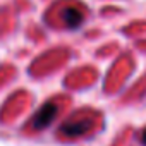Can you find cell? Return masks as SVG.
I'll return each instance as SVG.
<instances>
[{"mask_svg": "<svg viewBox=\"0 0 146 146\" xmlns=\"http://www.w3.org/2000/svg\"><path fill=\"white\" fill-rule=\"evenodd\" d=\"M57 112H58V107H57V103H53V102H48V103L41 105V108L36 112V115H35V119H33V127L38 129V131L48 127V125L55 120Z\"/></svg>", "mask_w": 146, "mask_h": 146, "instance_id": "cell-1", "label": "cell"}, {"mask_svg": "<svg viewBox=\"0 0 146 146\" xmlns=\"http://www.w3.org/2000/svg\"><path fill=\"white\" fill-rule=\"evenodd\" d=\"M141 139H143V144L146 146V129L143 131V136H141Z\"/></svg>", "mask_w": 146, "mask_h": 146, "instance_id": "cell-4", "label": "cell"}, {"mask_svg": "<svg viewBox=\"0 0 146 146\" xmlns=\"http://www.w3.org/2000/svg\"><path fill=\"white\" fill-rule=\"evenodd\" d=\"M62 19L65 23L67 28H78L83 24V12L76 7H65L64 12H62Z\"/></svg>", "mask_w": 146, "mask_h": 146, "instance_id": "cell-3", "label": "cell"}, {"mask_svg": "<svg viewBox=\"0 0 146 146\" xmlns=\"http://www.w3.org/2000/svg\"><path fill=\"white\" fill-rule=\"evenodd\" d=\"M91 129V119L88 117H74L67 120L64 125H62V132L67 136V137H76V136H83L84 132H88Z\"/></svg>", "mask_w": 146, "mask_h": 146, "instance_id": "cell-2", "label": "cell"}]
</instances>
